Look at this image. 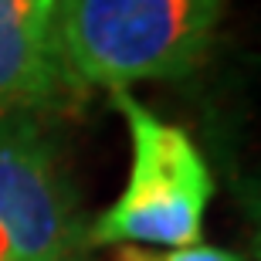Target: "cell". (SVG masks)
<instances>
[{
    "mask_svg": "<svg viewBox=\"0 0 261 261\" xmlns=\"http://www.w3.org/2000/svg\"><path fill=\"white\" fill-rule=\"evenodd\" d=\"M0 238L10 261H88V224L58 143L31 109L0 112Z\"/></svg>",
    "mask_w": 261,
    "mask_h": 261,
    "instance_id": "cell-3",
    "label": "cell"
},
{
    "mask_svg": "<svg viewBox=\"0 0 261 261\" xmlns=\"http://www.w3.org/2000/svg\"><path fill=\"white\" fill-rule=\"evenodd\" d=\"M58 0H0V112L65 95L55 55Z\"/></svg>",
    "mask_w": 261,
    "mask_h": 261,
    "instance_id": "cell-4",
    "label": "cell"
},
{
    "mask_svg": "<svg viewBox=\"0 0 261 261\" xmlns=\"http://www.w3.org/2000/svg\"><path fill=\"white\" fill-rule=\"evenodd\" d=\"M112 106L126 119L133 156L122 194L88 224V244H197L214 197L211 166L197 143L187 129L160 119L129 92H112Z\"/></svg>",
    "mask_w": 261,
    "mask_h": 261,
    "instance_id": "cell-2",
    "label": "cell"
},
{
    "mask_svg": "<svg viewBox=\"0 0 261 261\" xmlns=\"http://www.w3.org/2000/svg\"><path fill=\"white\" fill-rule=\"evenodd\" d=\"M224 0H58L55 55L61 88L129 92L187 78L207 58Z\"/></svg>",
    "mask_w": 261,
    "mask_h": 261,
    "instance_id": "cell-1",
    "label": "cell"
},
{
    "mask_svg": "<svg viewBox=\"0 0 261 261\" xmlns=\"http://www.w3.org/2000/svg\"><path fill=\"white\" fill-rule=\"evenodd\" d=\"M116 261H241L227 248H214V244H184L173 251H149L139 244H119L116 248Z\"/></svg>",
    "mask_w": 261,
    "mask_h": 261,
    "instance_id": "cell-5",
    "label": "cell"
}]
</instances>
